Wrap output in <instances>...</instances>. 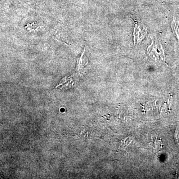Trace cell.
Instances as JSON below:
<instances>
[{
	"label": "cell",
	"mask_w": 179,
	"mask_h": 179,
	"mask_svg": "<svg viewBox=\"0 0 179 179\" xmlns=\"http://www.w3.org/2000/svg\"><path fill=\"white\" fill-rule=\"evenodd\" d=\"M87 63H88V60H87L86 54H85V49L81 56L79 58V61H78V65L79 69H81V68H82L84 66L86 65Z\"/></svg>",
	"instance_id": "6da1fadb"
},
{
	"label": "cell",
	"mask_w": 179,
	"mask_h": 179,
	"mask_svg": "<svg viewBox=\"0 0 179 179\" xmlns=\"http://www.w3.org/2000/svg\"><path fill=\"white\" fill-rule=\"evenodd\" d=\"M175 138L177 143L179 147V130H177L175 132Z\"/></svg>",
	"instance_id": "7a4b0ae2"
}]
</instances>
